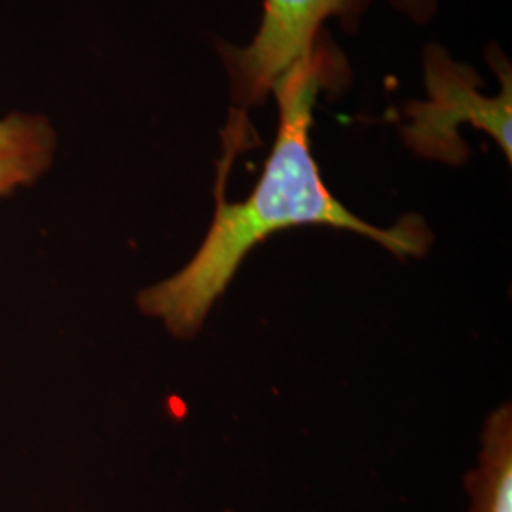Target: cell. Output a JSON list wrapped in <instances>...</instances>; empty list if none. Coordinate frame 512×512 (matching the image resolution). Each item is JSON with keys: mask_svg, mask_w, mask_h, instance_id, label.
<instances>
[{"mask_svg": "<svg viewBox=\"0 0 512 512\" xmlns=\"http://www.w3.org/2000/svg\"><path fill=\"white\" fill-rule=\"evenodd\" d=\"M340 65L342 59L319 38L310 54L275 82L279 126L255 190L243 202H226L219 192L215 217L196 255L181 272L139 293V310L160 319L175 338L196 336L241 262L283 230L330 226L370 238L399 258L425 255L431 232L420 217H404L391 228L368 224L323 183L311 150L313 109Z\"/></svg>", "mask_w": 512, "mask_h": 512, "instance_id": "cell-1", "label": "cell"}, {"mask_svg": "<svg viewBox=\"0 0 512 512\" xmlns=\"http://www.w3.org/2000/svg\"><path fill=\"white\" fill-rule=\"evenodd\" d=\"M370 0H264L260 27L247 46H220L230 74L234 118L228 141L243 143L247 112L264 103L275 82L294 63L310 54L321 38V25L329 18H353ZM404 14L418 21L435 12V0H391Z\"/></svg>", "mask_w": 512, "mask_h": 512, "instance_id": "cell-2", "label": "cell"}, {"mask_svg": "<svg viewBox=\"0 0 512 512\" xmlns=\"http://www.w3.org/2000/svg\"><path fill=\"white\" fill-rule=\"evenodd\" d=\"M497 59V73L503 86L497 97H488L480 92L482 80L471 67L456 63L440 46H427V99L406 109L408 124L403 126L406 145L423 158L463 164L469 156V147L459 137V128L471 124L486 131L511 162V71L503 57Z\"/></svg>", "mask_w": 512, "mask_h": 512, "instance_id": "cell-3", "label": "cell"}, {"mask_svg": "<svg viewBox=\"0 0 512 512\" xmlns=\"http://www.w3.org/2000/svg\"><path fill=\"white\" fill-rule=\"evenodd\" d=\"M54 154L55 131L44 116L14 112L0 118V198L37 183Z\"/></svg>", "mask_w": 512, "mask_h": 512, "instance_id": "cell-4", "label": "cell"}, {"mask_svg": "<svg viewBox=\"0 0 512 512\" xmlns=\"http://www.w3.org/2000/svg\"><path fill=\"white\" fill-rule=\"evenodd\" d=\"M465 484L473 499L469 512H512L511 404L488 416L478 467L467 475Z\"/></svg>", "mask_w": 512, "mask_h": 512, "instance_id": "cell-5", "label": "cell"}]
</instances>
